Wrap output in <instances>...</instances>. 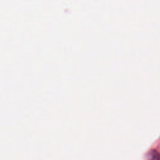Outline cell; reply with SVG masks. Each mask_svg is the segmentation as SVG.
Masks as SVG:
<instances>
[{"label":"cell","instance_id":"1","mask_svg":"<svg viewBox=\"0 0 160 160\" xmlns=\"http://www.w3.org/2000/svg\"><path fill=\"white\" fill-rule=\"evenodd\" d=\"M149 160H160V153L156 150L152 151L150 154Z\"/></svg>","mask_w":160,"mask_h":160}]
</instances>
